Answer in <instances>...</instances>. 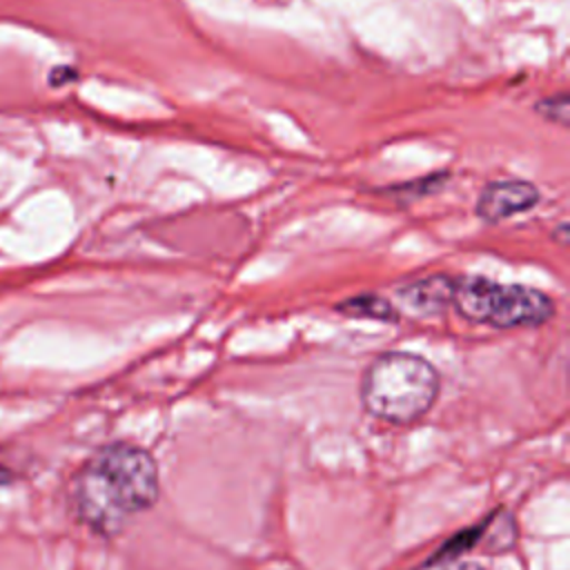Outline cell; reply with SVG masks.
<instances>
[{
  "label": "cell",
  "mask_w": 570,
  "mask_h": 570,
  "mask_svg": "<svg viewBox=\"0 0 570 570\" xmlns=\"http://www.w3.org/2000/svg\"><path fill=\"white\" fill-rule=\"evenodd\" d=\"M441 392L436 367L412 352H383L361 374L358 399L376 421L414 425L430 414Z\"/></svg>",
  "instance_id": "obj_2"
},
{
  "label": "cell",
  "mask_w": 570,
  "mask_h": 570,
  "mask_svg": "<svg viewBox=\"0 0 570 570\" xmlns=\"http://www.w3.org/2000/svg\"><path fill=\"white\" fill-rule=\"evenodd\" d=\"M537 114L550 122L557 125H568V116H570V98L566 91H559L554 96H546L534 105Z\"/></svg>",
  "instance_id": "obj_9"
},
{
  "label": "cell",
  "mask_w": 570,
  "mask_h": 570,
  "mask_svg": "<svg viewBox=\"0 0 570 570\" xmlns=\"http://www.w3.org/2000/svg\"><path fill=\"white\" fill-rule=\"evenodd\" d=\"M419 570H461V559H450V561H436L432 559L430 563H425Z\"/></svg>",
  "instance_id": "obj_10"
},
{
  "label": "cell",
  "mask_w": 570,
  "mask_h": 570,
  "mask_svg": "<svg viewBox=\"0 0 570 570\" xmlns=\"http://www.w3.org/2000/svg\"><path fill=\"white\" fill-rule=\"evenodd\" d=\"M9 479H11V472L4 465H0V485H7Z\"/></svg>",
  "instance_id": "obj_11"
},
{
  "label": "cell",
  "mask_w": 570,
  "mask_h": 570,
  "mask_svg": "<svg viewBox=\"0 0 570 570\" xmlns=\"http://www.w3.org/2000/svg\"><path fill=\"white\" fill-rule=\"evenodd\" d=\"M334 309L343 316L350 318H367V321H379V323H396L399 321V309L392 305L381 294L363 292L350 298H343L341 303L334 305Z\"/></svg>",
  "instance_id": "obj_6"
},
{
  "label": "cell",
  "mask_w": 570,
  "mask_h": 570,
  "mask_svg": "<svg viewBox=\"0 0 570 570\" xmlns=\"http://www.w3.org/2000/svg\"><path fill=\"white\" fill-rule=\"evenodd\" d=\"M160 476L154 456L134 443H109L96 450L69 485L76 519L100 537L120 534L136 514L156 505Z\"/></svg>",
  "instance_id": "obj_1"
},
{
  "label": "cell",
  "mask_w": 570,
  "mask_h": 570,
  "mask_svg": "<svg viewBox=\"0 0 570 570\" xmlns=\"http://www.w3.org/2000/svg\"><path fill=\"white\" fill-rule=\"evenodd\" d=\"M452 307L465 321L494 330L539 327L554 316V301L541 289L485 276L454 278Z\"/></svg>",
  "instance_id": "obj_3"
},
{
  "label": "cell",
  "mask_w": 570,
  "mask_h": 570,
  "mask_svg": "<svg viewBox=\"0 0 570 570\" xmlns=\"http://www.w3.org/2000/svg\"><path fill=\"white\" fill-rule=\"evenodd\" d=\"M448 171H434L430 176H423V178H416V180H407V183H399V185H387L381 194H387V196H394L399 200H414V198H423L428 194H434L439 191L445 183H448Z\"/></svg>",
  "instance_id": "obj_8"
},
{
  "label": "cell",
  "mask_w": 570,
  "mask_h": 570,
  "mask_svg": "<svg viewBox=\"0 0 570 570\" xmlns=\"http://www.w3.org/2000/svg\"><path fill=\"white\" fill-rule=\"evenodd\" d=\"M517 541V525L514 519L508 512H497L485 523H481V539L479 548H483L488 554H501L510 550Z\"/></svg>",
  "instance_id": "obj_7"
},
{
  "label": "cell",
  "mask_w": 570,
  "mask_h": 570,
  "mask_svg": "<svg viewBox=\"0 0 570 570\" xmlns=\"http://www.w3.org/2000/svg\"><path fill=\"white\" fill-rule=\"evenodd\" d=\"M454 276L430 274L405 283L396 294L405 309L416 316H439L452 305Z\"/></svg>",
  "instance_id": "obj_5"
},
{
  "label": "cell",
  "mask_w": 570,
  "mask_h": 570,
  "mask_svg": "<svg viewBox=\"0 0 570 570\" xmlns=\"http://www.w3.org/2000/svg\"><path fill=\"white\" fill-rule=\"evenodd\" d=\"M539 187L530 180L505 178L488 183L476 198L474 212L485 223H501L517 214L530 212L539 203Z\"/></svg>",
  "instance_id": "obj_4"
}]
</instances>
